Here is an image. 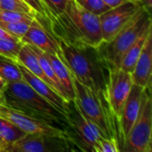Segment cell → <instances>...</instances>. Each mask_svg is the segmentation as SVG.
Segmentation results:
<instances>
[{
	"label": "cell",
	"instance_id": "cell-1",
	"mask_svg": "<svg viewBox=\"0 0 152 152\" xmlns=\"http://www.w3.org/2000/svg\"><path fill=\"white\" fill-rule=\"evenodd\" d=\"M55 38L60 46L61 58L73 77L96 94L107 97L110 67L100 57L96 47L74 45Z\"/></svg>",
	"mask_w": 152,
	"mask_h": 152
},
{
	"label": "cell",
	"instance_id": "cell-2",
	"mask_svg": "<svg viewBox=\"0 0 152 152\" xmlns=\"http://www.w3.org/2000/svg\"><path fill=\"white\" fill-rule=\"evenodd\" d=\"M49 29L55 37L70 44L98 47L102 43L99 15L84 9L75 0H69Z\"/></svg>",
	"mask_w": 152,
	"mask_h": 152
},
{
	"label": "cell",
	"instance_id": "cell-3",
	"mask_svg": "<svg viewBox=\"0 0 152 152\" xmlns=\"http://www.w3.org/2000/svg\"><path fill=\"white\" fill-rule=\"evenodd\" d=\"M0 100L13 109L69 131L67 117L39 95L24 80L7 82L5 88L0 93Z\"/></svg>",
	"mask_w": 152,
	"mask_h": 152
},
{
	"label": "cell",
	"instance_id": "cell-4",
	"mask_svg": "<svg viewBox=\"0 0 152 152\" xmlns=\"http://www.w3.org/2000/svg\"><path fill=\"white\" fill-rule=\"evenodd\" d=\"M151 25H152L151 12L142 7L110 41L102 42L96 47L100 57L110 68H119L126 50L140 34Z\"/></svg>",
	"mask_w": 152,
	"mask_h": 152
},
{
	"label": "cell",
	"instance_id": "cell-5",
	"mask_svg": "<svg viewBox=\"0 0 152 152\" xmlns=\"http://www.w3.org/2000/svg\"><path fill=\"white\" fill-rule=\"evenodd\" d=\"M73 86L76 94V99L74 101L78 105L81 112L99 127L106 138L118 140L121 146L119 134L115 127V118L110 110L106 96L96 94L74 77Z\"/></svg>",
	"mask_w": 152,
	"mask_h": 152
},
{
	"label": "cell",
	"instance_id": "cell-6",
	"mask_svg": "<svg viewBox=\"0 0 152 152\" xmlns=\"http://www.w3.org/2000/svg\"><path fill=\"white\" fill-rule=\"evenodd\" d=\"M152 102L151 87L145 88L142 95L138 118L123 142L125 152H151Z\"/></svg>",
	"mask_w": 152,
	"mask_h": 152
},
{
	"label": "cell",
	"instance_id": "cell-7",
	"mask_svg": "<svg viewBox=\"0 0 152 152\" xmlns=\"http://www.w3.org/2000/svg\"><path fill=\"white\" fill-rule=\"evenodd\" d=\"M67 121L69 129L73 131L77 146L81 151L96 152L98 142L106 138L97 126L91 122L80 110L75 101H69L67 107ZM74 141V140H73Z\"/></svg>",
	"mask_w": 152,
	"mask_h": 152
},
{
	"label": "cell",
	"instance_id": "cell-8",
	"mask_svg": "<svg viewBox=\"0 0 152 152\" xmlns=\"http://www.w3.org/2000/svg\"><path fill=\"white\" fill-rule=\"evenodd\" d=\"M0 118L7 119L25 134H39L53 137L72 139L69 131L54 126L21 110L13 109L0 100Z\"/></svg>",
	"mask_w": 152,
	"mask_h": 152
},
{
	"label": "cell",
	"instance_id": "cell-9",
	"mask_svg": "<svg viewBox=\"0 0 152 152\" xmlns=\"http://www.w3.org/2000/svg\"><path fill=\"white\" fill-rule=\"evenodd\" d=\"M71 139L48 136L39 134H26L16 142L8 144L4 152H66L77 151Z\"/></svg>",
	"mask_w": 152,
	"mask_h": 152
},
{
	"label": "cell",
	"instance_id": "cell-10",
	"mask_svg": "<svg viewBox=\"0 0 152 152\" xmlns=\"http://www.w3.org/2000/svg\"><path fill=\"white\" fill-rule=\"evenodd\" d=\"M133 86L131 74L120 68H110L107 85V102L110 110L118 122H119L123 107Z\"/></svg>",
	"mask_w": 152,
	"mask_h": 152
},
{
	"label": "cell",
	"instance_id": "cell-11",
	"mask_svg": "<svg viewBox=\"0 0 152 152\" xmlns=\"http://www.w3.org/2000/svg\"><path fill=\"white\" fill-rule=\"evenodd\" d=\"M142 7L143 6L141 2L126 1V3L117 7L110 8L99 15L102 42L110 41Z\"/></svg>",
	"mask_w": 152,
	"mask_h": 152
},
{
	"label": "cell",
	"instance_id": "cell-12",
	"mask_svg": "<svg viewBox=\"0 0 152 152\" xmlns=\"http://www.w3.org/2000/svg\"><path fill=\"white\" fill-rule=\"evenodd\" d=\"M21 41L32 45L45 53L56 54L61 57L60 46L55 37L37 16L31 20Z\"/></svg>",
	"mask_w": 152,
	"mask_h": 152
},
{
	"label": "cell",
	"instance_id": "cell-13",
	"mask_svg": "<svg viewBox=\"0 0 152 152\" xmlns=\"http://www.w3.org/2000/svg\"><path fill=\"white\" fill-rule=\"evenodd\" d=\"M19 66V69L21 72L23 80L33 88L39 95H41L44 99H45L49 103L54 106L57 110L62 112L67 117V107L68 102L66 99H64L61 94H59L51 86H49L46 82L43 81L33 73H31L28 69H27L23 65L16 62Z\"/></svg>",
	"mask_w": 152,
	"mask_h": 152
},
{
	"label": "cell",
	"instance_id": "cell-14",
	"mask_svg": "<svg viewBox=\"0 0 152 152\" xmlns=\"http://www.w3.org/2000/svg\"><path fill=\"white\" fill-rule=\"evenodd\" d=\"M143 90L144 89H142L139 86L133 84L129 95L123 107L122 114L118 122L119 124L118 132H119L120 141L122 142V145L138 118L141 109L142 95Z\"/></svg>",
	"mask_w": 152,
	"mask_h": 152
},
{
	"label": "cell",
	"instance_id": "cell-15",
	"mask_svg": "<svg viewBox=\"0 0 152 152\" xmlns=\"http://www.w3.org/2000/svg\"><path fill=\"white\" fill-rule=\"evenodd\" d=\"M152 74V33H151L143 45L142 53L131 73L133 84L142 89L151 87Z\"/></svg>",
	"mask_w": 152,
	"mask_h": 152
},
{
	"label": "cell",
	"instance_id": "cell-16",
	"mask_svg": "<svg viewBox=\"0 0 152 152\" xmlns=\"http://www.w3.org/2000/svg\"><path fill=\"white\" fill-rule=\"evenodd\" d=\"M44 53L46 56L48 61L50 62L54 71L55 77L59 81L60 85L61 86L67 99L69 101H74L76 99V94L73 86V77L69 68L66 66L62 59L58 55L45 52Z\"/></svg>",
	"mask_w": 152,
	"mask_h": 152
},
{
	"label": "cell",
	"instance_id": "cell-17",
	"mask_svg": "<svg viewBox=\"0 0 152 152\" xmlns=\"http://www.w3.org/2000/svg\"><path fill=\"white\" fill-rule=\"evenodd\" d=\"M16 62L23 65L31 73H33L35 76H37V77H39L43 81L46 82L49 86H51L55 90V88L53 87V86L51 83V81L48 79V77L44 73V71H43V69L41 68V65H40V63L38 61V59L37 57V55L35 54L34 51L31 49V47H30V45L28 44L22 42V45H21V47L20 49V52H19V54H18V58H17Z\"/></svg>",
	"mask_w": 152,
	"mask_h": 152
},
{
	"label": "cell",
	"instance_id": "cell-18",
	"mask_svg": "<svg viewBox=\"0 0 152 152\" xmlns=\"http://www.w3.org/2000/svg\"><path fill=\"white\" fill-rule=\"evenodd\" d=\"M151 28L152 25L146 28L140 34V36L136 38V40L133 43V45L126 50V52L125 53V54L121 60V62H120L119 68L121 69H123L124 71L128 72L130 74L133 72L134 66L136 64V61L142 53V50L145 44V41L148 37V36L151 33H152Z\"/></svg>",
	"mask_w": 152,
	"mask_h": 152
},
{
	"label": "cell",
	"instance_id": "cell-19",
	"mask_svg": "<svg viewBox=\"0 0 152 152\" xmlns=\"http://www.w3.org/2000/svg\"><path fill=\"white\" fill-rule=\"evenodd\" d=\"M0 77L6 82L22 81L23 77L16 62L0 55Z\"/></svg>",
	"mask_w": 152,
	"mask_h": 152
},
{
	"label": "cell",
	"instance_id": "cell-20",
	"mask_svg": "<svg viewBox=\"0 0 152 152\" xmlns=\"http://www.w3.org/2000/svg\"><path fill=\"white\" fill-rule=\"evenodd\" d=\"M26 134L7 119L0 118V138L8 145L20 139ZM6 145V146H7Z\"/></svg>",
	"mask_w": 152,
	"mask_h": 152
},
{
	"label": "cell",
	"instance_id": "cell-21",
	"mask_svg": "<svg viewBox=\"0 0 152 152\" xmlns=\"http://www.w3.org/2000/svg\"><path fill=\"white\" fill-rule=\"evenodd\" d=\"M22 41L0 39V55L16 62Z\"/></svg>",
	"mask_w": 152,
	"mask_h": 152
},
{
	"label": "cell",
	"instance_id": "cell-22",
	"mask_svg": "<svg viewBox=\"0 0 152 152\" xmlns=\"http://www.w3.org/2000/svg\"><path fill=\"white\" fill-rule=\"evenodd\" d=\"M31 20H20L14 22H0V28H2L6 33L12 37L21 41L22 37L27 32Z\"/></svg>",
	"mask_w": 152,
	"mask_h": 152
},
{
	"label": "cell",
	"instance_id": "cell-23",
	"mask_svg": "<svg viewBox=\"0 0 152 152\" xmlns=\"http://www.w3.org/2000/svg\"><path fill=\"white\" fill-rule=\"evenodd\" d=\"M0 9L37 16L33 9L23 0H0Z\"/></svg>",
	"mask_w": 152,
	"mask_h": 152
},
{
	"label": "cell",
	"instance_id": "cell-24",
	"mask_svg": "<svg viewBox=\"0 0 152 152\" xmlns=\"http://www.w3.org/2000/svg\"><path fill=\"white\" fill-rule=\"evenodd\" d=\"M40 1L51 16L52 19L51 23L55 20V18L59 14H61L64 11L67 3L69 2V0H40Z\"/></svg>",
	"mask_w": 152,
	"mask_h": 152
},
{
	"label": "cell",
	"instance_id": "cell-25",
	"mask_svg": "<svg viewBox=\"0 0 152 152\" xmlns=\"http://www.w3.org/2000/svg\"><path fill=\"white\" fill-rule=\"evenodd\" d=\"M81 7L96 15H101L110 9L102 0H75Z\"/></svg>",
	"mask_w": 152,
	"mask_h": 152
},
{
	"label": "cell",
	"instance_id": "cell-26",
	"mask_svg": "<svg viewBox=\"0 0 152 152\" xmlns=\"http://www.w3.org/2000/svg\"><path fill=\"white\" fill-rule=\"evenodd\" d=\"M34 17L36 16L32 14L0 9V22H4V23L20 21V20H32Z\"/></svg>",
	"mask_w": 152,
	"mask_h": 152
},
{
	"label": "cell",
	"instance_id": "cell-27",
	"mask_svg": "<svg viewBox=\"0 0 152 152\" xmlns=\"http://www.w3.org/2000/svg\"><path fill=\"white\" fill-rule=\"evenodd\" d=\"M120 145L114 138H102L97 146L96 152H119Z\"/></svg>",
	"mask_w": 152,
	"mask_h": 152
},
{
	"label": "cell",
	"instance_id": "cell-28",
	"mask_svg": "<svg viewBox=\"0 0 152 152\" xmlns=\"http://www.w3.org/2000/svg\"><path fill=\"white\" fill-rule=\"evenodd\" d=\"M110 8H114V7H117L124 3H126V1H129V0H102Z\"/></svg>",
	"mask_w": 152,
	"mask_h": 152
},
{
	"label": "cell",
	"instance_id": "cell-29",
	"mask_svg": "<svg viewBox=\"0 0 152 152\" xmlns=\"http://www.w3.org/2000/svg\"><path fill=\"white\" fill-rule=\"evenodd\" d=\"M0 39H8V40H13V41H20V40L12 37L8 33H6L2 28H0Z\"/></svg>",
	"mask_w": 152,
	"mask_h": 152
},
{
	"label": "cell",
	"instance_id": "cell-30",
	"mask_svg": "<svg viewBox=\"0 0 152 152\" xmlns=\"http://www.w3.org/2000/svg\"><path fill=\"white\" fill-rule=\"evenodd\" d=\"M141 4L148 12H151L152 7V0H141Z\"/></svg>",
	"mask_w": 152,
	"mask_h": 152
},
{
	"label": "cell",
	"instance_id": "cell-31",
	"mask_svg": "<svg viewBox=\"0 0 152 152\" xmlns=\"http://www.w3.org/2000/svg\"><path fill=\"white\" fill-rule=\"evenodd\" d=\"M6 84H7V82L5 80H4L2 77H0V93H2L4 91V89L5 88Z\"/></svg>",
	"mask_w": 152,
	"mask_h": 152
},
{
	"label": "cell",
	"instance_id": "cell-32",
	"mask_svg": "<svg viewBox=\"0 0 152 152\" xmlns=\"http://www.w3.org/2000/svg\"><path fill=\"white\" fill-rule=\"evenodd\" d=\"M6 143L0 138V152H4V149H5V147H6Z\"/></svg>",
	"mask_w": 152,
	"mask_h": 152
},
{
	"label": "cell",
	"instance_id": "cell-33",
	"mask_svg": "<svg viewBox=\"0 0 152 152\" xmlns=\"http://www.w3.org/2000/svg\"><path fill=\"white\" fill-rule=\"evenodd\" d=\"M129 1H133V2H141V0H129Z\"/></svg>",
	"mask_w": 152,
	"mask_h": 152
}]
</instances>
